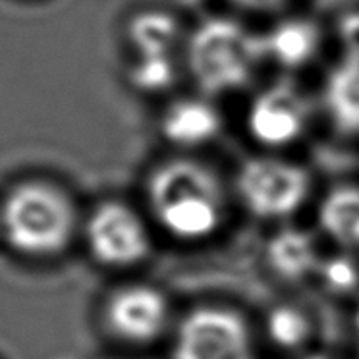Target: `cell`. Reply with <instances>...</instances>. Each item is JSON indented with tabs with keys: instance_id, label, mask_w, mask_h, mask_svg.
Masks as SVG:
<instances>
[{
	"instance_id": "9a60e30c",
	"label": "cell",
	"mask_w": 359,
	"mask_h": 359,
	"mask_svg": "<svg viewBox=\"0 0 359 359\" xmlns=\"http://www.w3.org/2000/svg\"><path fill=\"white\" fill-rule=\"evenodd\" d=\"M128 37L140 56H168L178 37V22L164 12H141L128 25Z\"/></svg>"
},
{
	"instance_id": "d6986e66",
	"label": "cell",
	"mask_w": 359,
	"mask_h": 359,
	"mask_svg": "<svg viewBox=\"0 0 359 359\" xmlns=\"http://www.w3.org/2000/svg\"><path fill=\"white\" fill-rule=\"evenodd\" d=\"M350 330L351 338H353V348H355V359H359V296L351 302Z\"/></svg>"
},
{
	"instance_id": "3957f363",
	"label": "cell",
	"mask_w": 359,
	"mask_h": 359,
	"mask_svg": "<svg viewBox=\"0 0 359 359\" xmlns=\"http://www.w3.org/2000/svg\"><path fill=\"white\" fill-rule=\"evenodd\" d=\"M166 359H263L255 313L226 297L180 305Z\"/></svg>"
},
{
	"instance_id": "6da1fadb",
	"label": "cell",
	"mask_w": 359,
	"mask_h": 359,
	"mask_svg": "<svg viewBox=\"0 0 359 359\" xmlns=\"http://www.w3.org/2000/svg\"><path fill=\"white\" fill-rule=\"evenodd\" d=\"M140 205L161 245L180 251L211 248L240 217L230 176L196 156H170L141 180Z\"/></svg>"
},
{
	"instance_id": "8fae6325",
	"label": "cell",
	"mask_w": 359,
	"mask_h": 359,
	"mask_svg": "<svg viewBox=\"0 0 359 359\" xmlns=\"http://www.w3.org/2000/svg\"><path fill=\"white\" fill-rule=\"evenodd\" d=\"M309 217L327 248L359 255V182H338L319 191Z\"/></svg>"
},
{
	"instance_id": "2e32d148",
	"label": "cell",
	"mask_w": 359,
	"mask_h": 359,
	"mask_svg": "<svg viewBox=\"0 0 359 359\" xmlns=\"http://www.w3.org/2000/svg\"><path fill=\"white\" fill-rule=\"evenodd\" d=\"M317 29L307 22H286L274 29L265 41V50L284 66H302L317 50Z\"/></svg>"
},
{
	"instance_id": "4fadbf2b",
	"label": "cell",
	"mask_w": 359,
	"mask_h": 359,
	"mask_svg": "<svg viewBox=\"0 0 359 359\" xmlns=\"http://www.w3.org/2000/svg\"><path fill=\"white\" fill-rule=\"evenodd\" d=\"M327 107L336 130L359 135V58H348L328 79Z\"/></svg>"
},
{
	"instance_id": "277c9868",
	"label": "cell",
	"mask_w": 359,
	"mask_h": 359,
	"mask_svg": "<svg viewBox=\"0 0 359 359\" xmlns=\"http://www.w3.org/2000/svg\"><path fill=\"white\" fill-rule=\"evenodd\" d=\"M240 217L266 228L299 220L319 194L305 164L265 153L245 158L230 176Z\"/></svg>"
},
{
	"instance_id": "5bb4252c",
	"label": "cell",
	"mask_w": 359,
	"mask_h": 359,
	"mask_svg": "<svg viewBox=\"0 0 359 359\" xmlns=\"http://www.w3.org/2000/svg\"><path fill=\"white\" fill-rule=\"evenodd\" d=\"M323 296L353 302L359 296V255L328 248L313 280Z\"/></svg>"
},
{
	"instance_id": "ffe728a7",
	"label": "cell",
	"mask_w": 359,
	"mask_h": 359,
	"mask_svg": "<svg viewBox=\"0 0 359 359\" xmlns=\"http://www.w3.org/2000/svg\"><path fill=\"white\" fill-rule=\"evenodd\" d=\"M242 6H250V8H274L282 4L284 0H234Z\"/></svg>"
},
{
	"instance_id": "7a4b0ae2",
	"label": "cell",
	"mask_w": 359,
	"mask_h": 359,
	"mask_svg": "<svg viewBox=\"0 0 359 359\" xmlns=\"http://www.w3.org/2000/svg\"><path fill=\"white\" fill-rule=\"evenodd\" d=\"M83 212L55 180L24 178L0 197V240L27 261H53L79 242Z\"/></svg>"
},
{
	"instance_id": "52a82bcc",
	"label": "cell",
	"mask_w": 359,
	"mask_h": 359,
	"mask_svg": "<svg viewBox=\"0 0 359 359\" xmlns=\"http://www.w3.org/2000/svg\"><path fill=\"white\" fill-rule=\"evenodd\" d=\"M265 43L230 20H211L189 41L188 64L205 93L242 87L251 76Z\"/></svg>"
},
{
	"instance_id": "7c38bea8",
	"label": "cell",
	"mask_w": 359,
	"mask_h": 359,
	"mask_svg": "<svg viewBox=\"0 0 359 359\" xmlns=\"http://www.w3.org/2000/svg\"><path fill=\"white\" fill-rule=\"evenodd\" d=\"M222 128L219 112L201 101H182L172 104L161 120V133L170 145L196 149L212 141Z\"/></svg>"
},
{
	"instance_id": "9c48e42d",
	"label": "cell",
	"mask_w": 359,
	"mask_h": 359,
	"mask_svg": "<svg viewBox=\"0 0 359 359\" xmlns=\"http://www.w3.org/2000/svg\"><path fill=\"white\" fill-rule=\"evenodd\" d=\"M259 346L274 359H299L319 351L320 319L299 297H276L255 313Z\"/></svg>"
},
{
	"instance_id": "e0dca14e",
	"label": "cell",
	"mask_w": 359,
	"mask_h": 359,
	"mask_svg": "<svg viewBox=\"0 0 359 359\" xmlns=\"http://www.w3.org/2000/svg\"><path fill=\"white\" fill-rule=\"evenodd\" d=\"M130 79L141 91H158L170 86L174 68L168 56H140L130 72Z\"/></svg>"
},
{
	"instance_id": "5b68a950",
	"label": "cell",
	"mask_w": 359,
	"mask_h": 359,
	"mask_svg": "<svg viewBox=\"0 0 359 359\" xmlns=\"http://www.w3.org/2000/svg\"><path fill=\"white\" fill-rule=\"evenodd\" d=\"M79 242L95 265L120 276L140 273L161 245L140 201L122 197L101 199L83 212Z\"/></svg>"
},
{
	"instance_id": "30bf717a",
	"label": "cell",
	"mask_w": 359,
	"mask_h": 359,
	"mask_svg": "<svg viewBox=\"0 0 359 359\" xmlns=\"http://www.w3.org/2000/svg\"><path fill=\"white\" fill-rule=\"evenodd\" d=\"M307 126V104L288 83L266 89L248 114V132L259 147L280 151L302 140Z\"/></svg>"
},
{
	"instance_id": "ac0fdd59",
	"label": "cell",
	"mask_w": 359,
	"mask_h": 359,
	"mask_svg": "<svg viewBox=\"0 0 359 359\" xmlns=\"http://www.w3.org/2000/svg\"><path fill=\"white\" fill-rule=\"evenodd\" d=\"M342 37L351 50V58H359V16H350L344 20Z\"/></svg>"
},
{
	"instance_id": "ba28073f",
	"label": "cell",
	"mask_w": 359,
	"mask_h": 359,
	"mask_svg": "<svg viewBox=\"0 0 359 359\" xmlns=\"http://www.w3.org/2000/svg\"><path fill=\"white\" fill-rule=\"evenodd\" d=\"M327 245L309 222L294 220L266 228L261 243V263L265 273L286 290L313 286Z\"/></svg>"
},
{
	"instance_id": "8992f818",
	"label": "cell",
	"mask_w": 359,
	"mask_h": 359,
	"mask_svg": "<svg viewBox=\"0 0 359 359\" xmlns=\"http://www.w3.org/2000/svg\"><path fill=\"white\" fill-rule=\"evenodd\" d=\"M178 309L176 299L158 282L126 276L102 296L99 323L110 342L122 350H164Z\"/></svg>"
}]
</instances>
